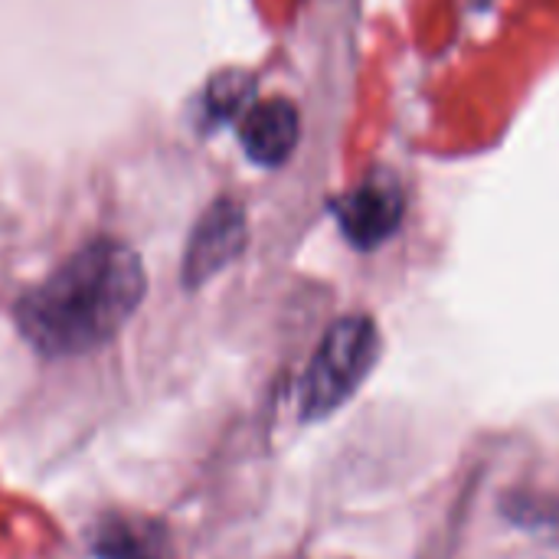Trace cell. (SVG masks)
<instances>
[{"instance_id": "1", "label": "cell", "mask_w": 559, "mask_h": 559, "mask_svg": "<svg viewBox=\"0 0 559 559\" xmlns=\"http://www.w3.org/2000/svg\"><path fill=\"white\" fill-rule=\"evenodd\" d=\"M141 255L118 239H92L16 301V328L43 357H82L105 347L141 308Z\"/></svg>"}, {"instance_id": "2", "label": "cell", "mask_w": 559, "mask_h": 559, "mask_svg": "<svg viewBox=\"0 0 559 559\" xmlns=\"http://www.w3.org/2000/svg\"><path fill=\"white\" fill-rule=\"evenodd\" d=\"M380 360V331L367 314H347L321 337L301 386L298 413L305 423L334 416L370 377Z\"/></svg>"}, {"instance_id": "3", "label": "cell", "mask_w": 559, "mask_h": 559, "mask_svg": "<svg viewBox=\"0 0 559 559\" xmlns=\"http://www.w3.org/2000/svg\"><path fill=\"white\" fill-rule=\"evenodd\" d=\"M249 239L246 210L236 200H216L193 226L187 252H183V285L200 288L216 278L226 265H233Z\"/></svg>"}, {"instance_id": "4", "label": "cell", "mask_w": 559, "mask_h": 559, "mask_svg": "<svg viewBox=\"0 0 559 559\" xmlns=\"http://www.w3.org/2000/svg\"><path fill=\"white\" fill-rule=\"evenodd\" d=\"M403 206L400 180L386 170H377L337 203V223L357 249H373L400 229Z\"/></svg>"}, {"instance_id": "5", "label": "cell", "mask_w": 559, "mask_h": 559, "mask_svg": "<svg viewBox=\"0 0 559 559\" xmlns=\"http://www.w3.org/2000/svg\"><path fill=\"white\" fill-rule=\"evenodd\" d=\"M298 134H301L298 108L285 98H269L252 105L239 128L242 151L262 167L285 164L298 144Z\"/></svg>"}, {"instance_id": "6", "label": "cell", "mask_w": 559, "mask_h": 559, "mask_svg": "<svg viewBox=\"0 0 559 559\" xmlns=\"http://www.w3.org/2000/svg\"><path fill=\"white\" fill-rule=\"evenodd\" d=\"M95 554L102 559H170L157 531L134 521H108L95 534Z\"/></svg>"}, {"instance_id": "7", "label": "cell", "mask_w": 559, "mask_h": 559, "mask_svg": "<svg viewBox=\"0 0 559 559\" xmlns=\"http://www.w3.org/2000/svg\"><path fill=\"white\" fill-rule=\"evenodd\" d=\"M504 514L518 527L559 544V495H514L504 501Z\"/></svg>"}, {"instance_id": "8", "label": "cell", "mask_w": 559, "mask_h": 559, "mask_svg": "<svg viewBox=\"0 0 559 559\" xmlns=\"http://www.w3.org/2000/svg\"><path fill=\"white\" fill-rule=\"evenodd\" d=\"M249 98V79L246 75H219L213 79V85L206 88V108L216 118H229L242 108V102Z\"/></svg>"}]
</instances>
